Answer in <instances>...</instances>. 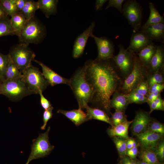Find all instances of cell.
Here are the masks:
<instances>
[{
  "mask_svg": "<svg viewBox=\"0 0 164 164\" xmlns=\"http://www.w3.org/2000/svg\"><path fill=\"white\" fill-rule=\"evenodd\" d=\"M84 67L86 77L93 91L91 103L109 113L111 97L116 91L120 80L118 70L112 59L89 60Z\"/></svg>",
  "mask_w": 164,
  "mask_h": 164,
  "instance_id": "obj_1",
  "label": "cell"
},
{
  "mask_svg": "<svg viewBox=\"0 0 164 164\" xmlns=\"http://www.w3.org/2000/svg\"><path fill=\"white\" fill-rule=\"evenodd\" d=\"M69 80V86L77 100L79 107L85 108L93 98V91L86 77L84 66L76 70Z\"/></svg>",
  "mask_w": 164,
  "mask_h": 164,
  "instance_id": "obj_2",
  "label": "cell"
},
{
  "mask_svg": "<svg viewBox=\"0 0 164 164\" xmlns=\"http://www.w3.org/2000/svg\"><path fill=\"white\" fill-rule=\"evenodd\" d=\"M46 34L44 25L35 16L27 20L17 36L20 43L29 45L40 43L45 38Z\"/></svg>",
  "mask_w": 164,
  "mask_h": 164,
  "instance_id": "obj_3",
  "label": "cell"
},
{
  "mask_svg": "<svg viewBox=\"0 0 164 164\" xmlns=\"http://www.w3.org/2000/svg\"><path fill=\"white\" fill-rule=\"evenodd\" d=\"M33 94L22 78L4 80L0 85V94L13 101H19Z\"/></svg>",
  "mask_w": 164,
  "mask_h": 164,
  "instance_id": "obj_4",
  "label": "cell"
},
{
  "mask_svg": "<svg viewBox=\"0 0 164 164\" xmlns=\"http://www.w3.org/2000/svg\"><path fill=\"white\" fill-rule=\"evenodd\" d=\"M8 54L22 73L32 64L36 56L29 45L21 43L12 46Z\"/></svg>",
  "mask_w": 164,
  "mask_h": 164,
  "instance_id": "obj_5",
  "label": "cell"
},
{
  "mask_svg": "<svg viewBox=\"0 0 164 164\" xmlns=\"http://www.w3.org/2000/svg\"><path fill=\"white\" fill-rule=\"evenodd\" d=\"M22 79L33 94L43 92L49 85L39 68L31 64L22 73Z\"/></svg>",
  "mask_w": 164,
  "mask_h": 164,
  "instance_id": "obj_6",
  "label": "cell"
},
{
  "mask_svg": "<svg viewBox=\"0 0 164 164\" xmlns=\"http://www.w3.org/2000/svg\"><path fill=\"white\" fill-rule=\"evenodd\" d=\"M148 72L147 67L144 66L135 55L132 70L124 80L121 89L122 93L127 94L135 89L143 80Z\"/></svg>",
  "mask_w": 164,
  "mask_h": 164,
  "instance_id": "obj_7",
  "label": "cell"
},
{
  "mask_svg": "<svg viewBox=\"0 0 164 164\" xmlns=\"http://www.w3.org/2000/svg\"><path fill=\"white\" fill-rule=\"evenodd\" d=\"M50 127L49 126L46 131L40 133L36 139L32 140L31 152L26 164H29L32 160L44 157L49 155L54 148L49 141V133Z\"/></svg>",
  "mask_w": 164,
  "mask_h": 164,
  "instance_id": "obj_8",
  "label": "cell"
},
{
  "mask_svg": "<svg viewBox=\"0 0 164 164\" xmlns=\"http://www.w3.org/2000/svg\"><path fill=\"white\" fill-rule=\"evenodd\" d=\"M121 13L132 27L133 33L138 31L141 27L142 8L135 0H125Z\"/></svg>",
  "mask_w": 164,
  "mask_h": 164,
  "instance_id": "obj_9",
  "label": "cell"
},
{
  "mask_svg": "<svg viewBox=\"0 0 164 164\" xmlns=\"http://www.w3.org/2000/svg\"><path fill=\"white\" fill-rule=\"evenodd\" d=\"M118 46V54L114 55L112 59L118 70L127 77L133 69L136 54L125 49L121 44H119Z\"/></svg>",
  "mask_w": 164,
  "mask_h": 164,
  "instance_id": "obj_10",
  "label": "cell"
},
{
  "mask_svg": "<svg viewBox=\"0 0 164 164\" xmlns=\"http://www.w3.org/2000/svg\"><path fill=\"white\" fill-rule=\"evenodd\" d=\"M98 50V56L96 58L99 60L111 59L114 56V45L112 41L105 36L98 37L93 35Z\"/></svg>",
  "mask_w": 164,
  "mask_h": 164,
  "instance_id": "obj_11",
  "label": "cell"
},
{
  "mask_svg": "<svg viewBox=\"0 0 164 164\" xmlns=\"http://www.w3.org/2000/svg\"><path fill=\"white\" fill-rule=\"evenodd\" d=\"M95 25V22H92L76 38L73 46L72 55L73 58H77L83 54L89 38L93 35V32Z\"/></svg>",
  "mask_w": 164,
  "mask_h": 164,
  "instance_id": "obj_12",
  "label": "cell"
},
{
  "mask_svg": "<svg viewBox=\"0 0 164 164\" xmlns=\"http://www.w3.org/2000/svg\"><path fill=\"white\" fill-rule=\"evenodd\" d=\"M150 114L149 112L142 110L136 112L131 127L132 133L134 135H136L147 130L152 120Z\"/></svg>",
  "mask_w": 164,
  "mask_h": 164,
  "instance_id": "obj_13",
  "label": "cell"
},
{
  "mask_svg": "<svg viewBox=\"0 0 164 164\" xmlns=\"http://www.w3.org/2000/svg\"><path fill=\"white\" fill-rule=\"evenodd\" d=\"M163 135L146 131L136 135L141 149L154 151Z\"/></svg>",
  "mask_w": 164,
  "mask_h": 164,
  "instance_id": "obj_14",
  "label": "cell"
},
{
  "mask_svg": "<svg viewBox=\"0 0 164 164\" xmlns=\"http://www.w3.org/2000/svg\"><path fill=\"white\" fill-rule=\"evenodd\" d=\"M33 61L38 63L41 67L42 73L49 85L53 87L56 85L64 84L69 85V79L61 76L41 61L34 59Z\"/></svg>",
  "mask_w": 164,
  "mask_h": 164,
  "instance_id": "obj_15",
  "label": "cell"
},
{
  "mask_svg": "<svg viewBox=\"0 0 164 164\" xmlns=\"http://www.w3.org/2000/svg\"><path fill=\"white\" fill-rule=\"evenodd\" d=\"M152 42L144 33L138 31L132 35L129 45L126 50L137 54Z\"/></svg>",
  "mask_w": 164,
  "mask_h": 164,
  "instance_id": "obj_16",
  "label": "cell"
},
{
  "mask_svg": "<svg viewBox=\"0 0 164 164\" xmlns=\"http://www.w3.org/2000/svg\"><path fill=\"white\" fill-rule=\"evenodd\" d=\"M151 41L163 43L164 42V23H159L148 26H142L140 31Z\"/></svg>",
  "mask_w": 164,
  "mask_h": 164,
  "instance_id": "obj_17",
  "label": "cell"
},
{
  "mask_svg": "<svg viewBox=\"0 0 164 164\" xmlns=\"http://www.w3.org/2000/svg\"><path fill=\"white\" fill-rule=\"evenodd\" d=\"M164 49L162 45L157 46L156 51L146 67L148 73H153L163 68Z\"/></svg>",
  "mask_w": 164,
  "mask_h": 164,
  "instance_id": "obj_18",
  "label": "cell"
},
{
  "mask_svg": "<svg viewBox=\"0 0 164 164\" xmlns=\"http://www.w3.org/2000/svg\"><path fill=\"white\" fill-rule=\"evenodd\" d=\"M57 113L64 115L76 126H78L89 120L86 113L84 112L80 107H79L78 109L70 111L59 110Z\"/></svg>",
  "mask_w": 164,
  "mask_h": 164,
  "instance_id": "obj_19",
  "label": "cell"
},
{
  "mask_svg": "<svg viewBox=\"0 0 164 164\" xmlns=\"http://www.w3.org/2000/svg\"><path fill=\"white\" fill-rule=\"evenodd\" d=\"M133 121V120H127L116 126H111L107 130L108 135L112 138L117 136L127 139L129 137L128 135L129 127Z\"/></svg>",
  "mask_w": 164,
  "mask_h": 164,
  "instance_id": "obj_20",
  "label": "cell"
},
{
  "mask_svg": "<svg viewBox=\"0 0 164 164\" xmlns=\"http://www.w3.org/2000/svg\"><path fill=\"white\" fill-rule=\"evenodd\" d=\"M129 104L126 94L117 90L113 94L112 99L110 101L111 108L123 112H125Z\"/></svg>",
  "mask_w": 164,
  "mask_h": 164,
  "instance_id": "obj_21",
  "label": "cell"
},
{
  "mask_svg": "<svg viewBox=\"0 0 164 164\" xmlns=\"http://www.w3.org/2000/svg\"><path fill=\"white\" fill-rule=\"evenodd\" d=\"M39 9L47 18L52 15H55L57 12L58 2L57 0H39L37 1Z\"/></svg>",
  "mask_w": 164,
  "mask_h": 164,
  "instance_id": "obj_22",
  "label": "cell"
},
{
  "mask_svg": "<svg viewBox=\"0 0 164 164\" xmlns=\"http://www.w3.org/2000/svg\"><path fill=\"white\" fill-rule=\"evenodd\" d=\"M157 46L152 42L137 53L138 58L144 66L147 67L155 54Z\"/></svg>",
  "mask_w": 164,
  "mask_h": 164,
  "instance_id": "obj_23",
  "label": "cell"
},
{
  "mask_svg": "<svg viewBox=\"0 0 164 164\" xmlns=\"http://www.w3.org/2000/svg\"><path fill=\"white\" fill-rule=\"evenodd\" d=\"M86 114L89 119H94L105 122L112 125L110 118L104 110L87 105L85 108Z\"/></svg>",
  "mask_w": 164,
  "mask_h": 164,
  "instance_id": "obj_24",
  "label": "cell"
},
{
  "mask_svg": "<svg viewBox=\"0 0 164 164\" xmlns=\"http://www.w3.org/2000/svg\"><path fill=\"white\" fill-rule=\"evenodd\" d=\"M8 60L6 67L4 80H12L22 78V74L8 54Z\"/></svg>",
  "mask_w": 164,
  "mask_h": 164,
  "instance_id": "obj_25",
  "label": "cell"
},
{
  "mask_svg": "<svg viewBox=\"0 0 164 164\" xmlns=\"http://www.w3.org/2000/svg\"><path fill=\"white\" fill-rule=\"evenodd\" d=\"M27 21L20 12H17L11 16L10 18V24L15 35H18L24 27Z\"/></svg>",
  "mask_w": 164,
  "mask_h": 164,
  "instance_id": "obj_26",
  "label": "cell"
},
{
  "mask_svg": "<svg viewBox=\"0 0 164 164\" xmlns=\"http://www.w3.org/2000/svg\"><path fill=\"white\" fill-rule=\"evenodd\" d=\"M149 7L150 11L149 16L146 22L142 26H146L159 23H164L163 17L160 14L154 4L150 2Z\"/></svg>",
  "mask_w": 164,
  "mask_h": 164,
  "instance_id": "obj_27",
  "label": "cell"
},
{
  "mask_svg": "<svg viewBox=\"0 0 164 164\" xmlns=\"http://www.w3.org/2000/svg\"><path fill=\"white\" fill-rule=\"evenodd\" d=\"M39 9L37 1L26 0L25 5L20 13L27 20L35 16V12Z\"/></svg>",
  "mask_w": 164,
  "mask_h": 164,
  "instance_id": "obj_28",
  "label": "cell"
},
{
  "mask_svg": "<svg viewBox=\"0 0 164 164\" xmlns=\"http://www.w3.org/2000/svg\"><path fill=\"white\" fill-rule=\"evenodd\" d=\"M138 156L140 160L148 164H163L158 160L153 150L141 149Z\"/></svg>",
  "mask_w": 164,
  "mask_h": 164,
  "instance_id": "obj_29",
  "label": "cell"
},
{
  "mask_svg": "<svg viewBox=\"0 0 164 164\" xmlns=\"http://www.w3.org/2000/svg\"><path fill=\"white\" fill-rule=\"evenodd\" d=\"M15 34L11 26L10 18L8 16L0 19V37Z\"/></svg>",
  "mask_w": 164,
  "mask_h": 164,
  "instance_id": "obj_30",
  "label": "cell"
},
{
  "mask_svg": "<svg viewBox=\"0 0 164 164\" xmlns=\"http://www.w3.org/2000/svg\"><path fill=\"white\" fill-rule=\"evenodd\" d=\"M0 5L8 16L11 17L19 12L16 7L15 0H0Z\"/></svg>",
  "mask_w": 164,
  "mask_h": 164,
  "instance_id": "obj_31",
  "label": "cell"
},
{
  "mask_svg": "<svg viewBox=\"0 0 164 164\" xmlns=\"http://www.w3.org/2000/svg\"><path fill=\"white\" fill-rule=\"evenodd\" d=\"M112 138L120 158L126 156L127 150V139L117 136Z\"/></svg>",
  "mask_w": 164,
  "mask_h": 164,
  "instance_id": "obj_32",
  "label": "cell"
},
{
  "mask_svg": "<svg viewBox=\"0 0 164 164\" xmlns=\"http://www.w3.org/2000/svg\"><path fill=\"white\" fill-rule=\"evenodd\" d=\"M129 104H141L147 102V97L141 94L134 90L126 94Z\"/></svg>",
  "mask_w": 164,
  "mask_h": 164,
  "instance_id": "obj_33",
  "label": "cell"
},
{
  "mask_svg": "<svg viewBox=\"0 0 164 164\" xmlns=\"http://www.w3.org/2000/svg\"><path fill=\"white\" fill-rule=\"evenodd\" d=\"M112 125L115 126L123 123L127 120V115L125 112L115 110V112L111 114L110 118Z\"/></svg>",
  "mask_w": 164,
  "mask_h": 164,
  "instance_id": "obj_34",
  "label": "cell"
},
{
  "mask_svg": "<svg viewBox=\"0 0 164 164\" xmlns=\"http://www.w3.org/2000/svg\"><path fill=\"white\" fill-rule=\"evenodd\" d=\"M159 71L152 73L151 75L148 76L146 80L149 87L154 84L163 83V75Z\"/></svg>",
  "mask_w": 164,
  "mask_h": 164,
  "instance_id": "obj_35",
  "label": "cell"
},
{
  "mask_svg": "<svg viewBox=\"0 0 164 164\" xmlns=\"http://www.w3.org/2000/svg\"><path fill=\"white\" fill-rule=\"evenodd\" d=\"M146 131L163 135L164 126L162 123L158 121L152 120Z\"/></svg>",
  "mask_w": 164,
  "mask_h": 164,
  "instance_id": "obj_36",
  "label": "cell"
},
{
  "mask_svg": "<svg viewBox=\"0 0 164 164\" xmlns=\"http://www.w3.org/2000/svg\"><path fill=\"white\" fill-rule=\"evenodd\" d=\"M150 106V114L154 110H164V101L161 97V96L159 97L155 100L148 104Z\"/></svg>",
  "mask_w": 164,
  "mask_h": 164,
  "instance_id": "obj_37",
  "label": "cell"
},
{
  "mask_svg": "<svg viewBox=\"0 0 164 164\" xmlns=\"http://www.w3.org/2000/svg\"><path fill=\"white\" fill-rule=\"evenodd\" d=\"M154 151L158 160L163 163L164 160V141L163 139L159 141Z\"/></svg>",
  "mask_w": 164,
  "mask_h": 164,
  "instance_id": "obj_38",
  "label": "cell"
},
{
  "mask_svg": "<svg viewBox=\"0 0 164 164\" xmlns=\"http://www.w3.org/2000/svg\"><path fill=\"white\" fill-rule=\"evenodd\" d=\"M149 88L147 80H144L133 90L147 97L148 94Z\"/></svg>",
  "mask_w": 164,
  "mask_h": 164,
  "instance_id": "obj_39",
  "label": "cell"
},
{
  "mask_svg": "<svg viewBox=\"0 0 164 164\" xmlns=\"http://www.w3.org/2000/svg\"><path fill=\"white\" fill-rule=\"evenodd\" d=\"M53 108V107L52 106L49 109L45 110L43 111V124L40 128L41 129L44 130L45 129L48 122L52 118Z\"/></svg>",
  "mask_w": 164,
  "mask_h": 164,
  "instance_id": "obj_40",
  "label": "cell"
},
{
  "mask_svg": "<svg viewBox=\"0 0 164 164\" xmlns=\"http://www.w3.org/2000/svg\"><path fill=\"white\" fill-rule=\"evenodd\" d=\"M8 55H4L0 52V75L4 80L6 67L8 60Z\"/></svg>",
  "mask_w": 164,
  "mask_h": 164,
  "instance_id": "obj_41",
  "label": "cell"
},
{
  "mask_svg": "<svg viewBox=\"0 0 164 164\" xmlns=\"http://www.w3.org/2000/svg\"><path fill=\"white\" fill-rule=\"evenodd\" d=\"M125 1V0H108V5L106 7L105 9H107L111 7H114L117 9L121 13L122 8V5Z\"/></svg>",
  "mask_w": 164,
  "mask_h": 164,
  "instance_id": "obj_42",
  "label": "cell"
},
{
  "mask_svg": "<svg viewBox=\"0 0 164 164\" xmlns=\"http://www.w3.org/2000/svg\"><path fill=\"white\" fill-rule=\"evenodd\" d=\"M39 94L40 95V104L43 109L46 110L52 106L50 101L44 97L42 91H39Z\"/></svg>",
  "mask_w": 164,
  "mask_h": 164,
  "instance_id": "obj_43",
  "label": "cell"
},
{
  "mask_svg": "<svg viewBox=\"0 0 164 164\" xmlns=\"http://www.w3.org/2000/svg\"><path fill=\"white\" fill-rule=\"evenodd\" d=\"M164 89V84L163 83L156 84L149 87L148 94L155 92H161Z\"/></svg>",
  "mask_w": 164,
  "mask_h": 164,
  "instance_id": "obj_44",
  "label": "cell"
},
{
  "mask_svg": "<svg viewBox=\"0 0 164 164\" xmlns=\"http://www.w3.org/2000/svg\"><path fill=\"white\" fill-rule=\"evenodd\" d=\"M138 154V147H135L127 150L126 155L133 160H135Z\"/></svg>",
  "mask_w": 164,
  "mask_h": 164,
  "instance_id": "obj_45",
  "label": "cell"
},
{
  "mask_svg": "<svg viewBox=\"0 0 164 164\" xmlns=\"http://www.w3.org/2000/svg\"><path fill=\"white\" fill-rule=\"evenodd\" d=\"M161 92H155L148 94L147 96V102L148 104L155 100L161 96Z\"/></svg>",
  "mask_w": 164,
  "mask_h": 164,
  "instance_id": "obj_46",
  "label": "cell"
},
{
  "mask_svg": "<svg viewBox=\"0 0 164 164\" xmlns=\"http://www.w3.org/2000/svg\"><path fill=\"white\" fill-rule=\"evenodd\" d=\"M119 164H137L136 159L133 160L126 155L121 158L119 162Z\"/></svg>",
  "mask_w": 164,
  "mask_h": 164,
  "instance_id": "obj_47",
  "label": "cell"
},
{
  "mask_svg": "<svg viewBox=\"0 0 164 164\" xmlns=\"http://www.w3.org/2000/svg\"><path fill=\"white\" fill-rule=\"evenodd\" d=\"M126 144L127 150L133 147H138L139 145L134 139L130 137L127 139Z\"/></svg>",
  "mask_w": 164,
  "mask_h": 164,
  "instance_id": "obj_48",
  "label": "cell"
},
{
  "mask_svg": "<svg viewBox=\"0 0 164 164\" xmlns=\"http://www.w3.org/2000/svg\"><path fill=\"white\" fill-rule=\"evenodd\" d=\"M26 0H15V5L17 11L20 12L24 6Z\"/></svg>",
  "mask_w": 164,
  "mask_h": 164,
  "instance_id": "obj_49",
  "label": "cell"
},
{
  "mask_svg": "<svg viewBox=\"0 0 164 164\" xmlns=\"http://www.w3.org/2000/svg\"><path fill=\"white\" fill-rule=\"evenodd\" d=\"M107 1V0H96L95 5V10L98 11L102 9L103 5Z\"/></svg>",
  "mask_w": 164,
  "mask_h": 164,
  "instance_id": "obj_50",
  "label": "cell"
},
{
  "mask_svg": "<svg viewBox=\"0 0 164 164\" xmlns=\"http://www.w3.org/2000/svg\"><path fill=\"white\" fill-rule=\"evenodd\" d=\"M8 16L0 5V19Z\"/></svg>",
  "mask_w": 164,
  "mask_h": 164,
  "instance_id": "obj_51",
  "label": "cell"
},
{
  "mask_svg": "<svg viewBox=\"0 0 164 164\" xmlns=\"http://www.w3.org/2000/svg\"><path fill=\"white\" fill-rule=\"evenodd\" d=\"M136 161L137 164H148L140 160L136 159Z\"/></svg>",
  "mask_w": 164,
  "mask_h": 164,
  "instance_id": "obj_52",
  "label": "cell"
},
{
  "mask_svg": "<svg viewBox=\"0 0 164 164\" xmlns=\"http://www.w3.org/2000/svg\"><path fill=\"white\" fill-rule=\"evenodd\" d=\"M4 81V80L2 77L0 75V85Z\"/></svg>",
  "mask_w": 164,
  "mask_h": 164,
  "instance_id": "obj_53",
  "label": "cell"
}]
</instances>
